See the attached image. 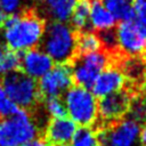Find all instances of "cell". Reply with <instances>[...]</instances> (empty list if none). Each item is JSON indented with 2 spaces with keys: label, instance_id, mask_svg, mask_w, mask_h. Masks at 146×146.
<instances>
[{
  "label": "cell",
  "instance_id": "6da1fadb",
  "mask_svg": "<svg viewBox=\"0 0 146 146\" xmlns=\"http://www.w3.org/2000/svg\"><path fill=\"white\" fill-rule=\"evenodd\" d=\"M2 30L7 48L21 52L38 48L46 30V19L38 9L26 8L7 16Z\"/></svg>",
  "mask_w": 146,
  "mask_h": 146
},
{
  "label": "cell",
  "instance_id": "7a4b0ae2",
  "mask_svg": "<svg viewBox=\"0 0 146 146\" xmlns=\"http://www.w3.org/2000/svg\"><path fill=\"white\" fill-rule=\"evenodd\" d=\"M1 87L15 105L30 115H33L43 103L36 81L21 70L5 74L1 79Z\"/></svg>",
  "mask_w": 146,
  "mask_h": 146
},
{
  "label": "cell",
  "instance_id": "3957f363",
  "mask_svg": "<svg viewBox=\"0 0 146 146\" xmlns=\"http://www.w3.org/2000/svg\"><path fill=\"white\" fill-rule=\"evenodd\" d=\"M40 43L41 50L57 64H70L75 57V32L65 23L46 25Z\"/></svg>",
  "mask_w": 146,
  "mask_h": 146
},
{
  "label": "cell",
  "instance_id": "277c9868",
  "mask_svg": "<svg viewBox=\"0 0 146 146\" xmlns=\"http://www.w3.org/2000/svg\"><path fill=\"white\" fill-rule=\"evenodd\" d=\"M39 136H42L39 125L24 110L0 119V146H22Z\"/></svg>",
  "mask_w": 146,
  "mask_h": 146
},
{
  "label": "cell",
  "instance_id": "5b68a950",
  "mask_svg": "<svg viewBox=\"0 0 146 146\" xmlns=\"http://www.w3.org/2000/svg\"><path fill=\"white\" fill-rule=\"evenodd\" d=\"M65 107L74 123L82 127H92L98 119V105L96 97L88 89L72 86L65 94Z\"/></svg>",
  "mask_w": 146,
  "mask_h": 146
},
{
  "label": "cell",
  "instance_id": "8992f818",
  "mask_svg": "<svg viewBox=\"0 0 146 146\" xmlns=\"http://www.w3.org/2000/svg\"><path fill=\"white\" fill-rule=\"evenodd\" d=\"M132 95L125 88L99 98L98 119L91 127L94 130L107 129L123 120L129 111Z\"/></svg>",
  "mask_w": 146,
  "mask_h": 146
},
{
  "label": "cell",
  "instance_id": "52a82bcc",
  "mask_svg": "<svg viewBox=\"0 0 146 146\" xmlns=\"http://www.w3.org/2000/svg\"><path fill=\"white\" fill-rule=\"evenodd\" d=\"M73 83L86 89L91 88L97 76L112 66L111 56L104 50L75 57L71 63Z\"/></svg>",
  "mask_w": 146,
  "mask_h": 146
},
{
  "label": "cell",
  "instance_id": "ba28073f",
  "mask_svg": "<svg viewBox=\"0 0 146 146\" xmlns=\"http://www.w3.org/2000/svg\"><path fill=\"white\" fill-rule=\"evenodd\" d=\"M100 146H140V125L131 119L124 117L107 129L94 130Z\"/></svg>",
  "mask_w": 146,
  "mask_h": 146
},
{
  "label": "cell",
  "instance_id": "9c48e42d",
  "mask_svg": "<svg viewBox=\"0 0 146 146\" xmlns=\"http://www.w3.org/2000/svg\"><path fill=\"white\" fill-rule=\"evenodd\" d=\"M73 86L72 68L70 64H56L43 75L38 83L40 96L43 100L59 98V96Z\"/></svg>",
  "mask_w": 146,
  "mask_h": 146
},
{
  "label": "cell",
  "instance_id": "30bf717a",
  "mask_svg": "<svg viewBox=\"0 0 146 146\" xmlns=\"http://www.w3.org/2000/svg\"><path fill=\"white\" fill-rule=\"evenodd\" d=\"M119 50L127 57H146V36L133 21L121 22L115 27Z\"/></svg>",
  "mask_w": 146,
  "mask_h": 146
},
{
  "label": "cell",
  "instance_id": "8fae6325",
  "mask_svg": "<svg viewBox=\"0 0 146 146\" xmlns=\"http://www.w3.org/2000/svg\"><path fill=\"white\" fill-rule=\"evenodd\" d=\"M54 65L52 59L39 48H33L22 54L21 71L32 79H41Z\"/></svg>",
  "mask_w": 146,
  "mask_h": 146
},
{
  "label": "cell",
  "instance_id": "7c38bea8",
  "mask_svg": "<svg viewBox=\"0 0 146 146\" xmlns=\"http://www.w3.org/2000/svg\"><path fill=\"white\" fill-rule=\"evenodd\" d=\"M125 76L122 71L116 66H110L97 76L90 88L91 94L95 97L102 98L123 89L125 87Z\"/></svg>",
  "mask_w": 146,
  "mask_h": 146
},
{
  "label": "cell",
  "instance_id": "4fadbf2b",
  "mask_svg": "<svg viewBox=\"0 0 146 146\" xmlns=\"http://www.w3.org/2000/svg\"><path fill=\"white\" fill-rule=\"evenodd\" d=\"M75 130L76 125L71 119H50L44 127L42 137L48 146L67 145V143L72 140Z\"/></svg>",
  "mask_w": 146,
  "mask_h": 146
},
{
  "label": "cell",
  "instance_id": "5bb4252c",
  "mask_svg": "<svg viewBox=\"0 0 146 146\" xmlns=\"http://www.w3.org/2000/svg\"><path fill=\"white\" fill-rule=\"evenodd\" d=\"M43 14L47 15L52 22L65 23L73 13L78 0H40Z\"/></svg>",
  "mask_w": 146,
  "mask_h": 146
},
{
  "label": "cell",
  "instance_id": "9a60e30c",
  "mask_svg": "<svg viewBox=\"0 0 146 146\" xmlns=\"http://www.w3.org/2000/svg\"><path fill=\"white\" fill-rule=\"evenodd\" d=\"M114 17L103 6L100 0H90L89 23L94 32H100L113 29L115 25Z\"/></svg>",
  "mask_w": 146,
  "mask_h": 146
},
{
  "label": "cell",
  "instance_id": "2e32d148",
  "mask_svg": "<svg viewBox=\"0 0 146 146\" xmlns=\"http://www.w3.org/2000/svg\"><path fill=\"white\" fill-rule=\"evenodd\" d=\"M100 50H103V46L96 32H75V57Z\"/></svg>",
  "mask_w": 146,
  "mask_h": 146
},
{
  "label": "cell",
  "instance_id": "e0dca14e",
  "mask_svg": "<svg viewBox=\"0 0 146 146\" xmlns=\"http://www.w3.org/2000/svg\"><path fill=\"white\" fill-rule=\"evenodd\" d=\"M115 21L131 22L135 19L132 0H100Z\"/></svg>",
  "mask_w": 146,
  "mask_h": 146
},
{
  "label": "cell",
  "instance_id": "ac0fdd59",
  "mask_svg": "<svg viewBox=\"0 0 146 146\" xmlns=\"http://www.w3.org/2000/svg\"><path fill=\"white\" fill-rule=\"evenodd\" d=\"M90 0H78L71 16L72 30L75 32H86L89 25Z\"/></svg>",
  "mask_w": 146,
  "mask_h": 146
},
{
  "label": "cell",
  "instance_id": "d6986e66",
  "mask_svg": "<svg viewBox=\"0 0 146 146\" xmlns=\"http://www.w3.org/2000/svg\"><path fill=\"white\" fill-rule=\"evenodd\" d=\"M71 146H100V144L91 127H81L75 130Z\"/></svg>",
  "mask_w": 146,
  "mask_h": 146
},
{
  "label": "cell",
  "instance_id": "ffe728a7",
  "mask_svg": "<svg viewBox=\"0 0 146 146\" xmlns=\"http://www.w3.org/2000/svg\"><path fill=\"white\" fill-rule=\"evenodd\" d=\"M22 54L17 51H13L10 49H6V51L0 57V73L7 74L9 72L21 70Z\"/></svg>",
  "mask_w": 146,
  "mask_h": 146
},
{
  "label": "cell",
  "instance_id": "44dd1931",
  "mask_svg": "<svg viewBox=\"0 0 146 146\" xmlns=\"http://www.w3.org/2000/svg\"><path fill=\"white\" fill-rule=\"evenodd\" d=\"M132 9L135 14L133 22L146 36V0H132Z\"/></svg>",
  "mask_w": 146,
  "mask_h": 146
},
{
  "label": "cell",
  "instance_id": "7402d4cb",
  "mask_svg": "<svg viewBox=\"0 0 146 146\" xmlns=\"http://www.w3.org/2000/svg\"><path fill=\"white\" fill-rule=\"evenodd\" d=\"M46 111L47 113L51 116V119H60V117H66V107L59 98H50L46 99Z\"/></svg>",
  "mask_w": 146,
  "mask_h": 146
},
{
  "label": "cell",
  "instance_id": "603a6c76",
  "mask_svg": "<svg viewBox=\"0 0 146 146\" xmlns=\"http://www.w3.org/2000/svg\"><path fill=\"white\" fill-rule=\"evenodd\" d=\"M21 108L16 106L6 95L3 88L0 84V119L15 115Z\"/></svg>",
  "mask_w": 146,
  "mask_h": 146
},
{
  "label": "cell",
  "instance_id": "cb8c5ba5",
  "mask_svg": "<svg viewBox=\"0 0 146 146\" xmlns=\"http://www.w3.org/2000/svg\"><path fill=\"white\" fill-rule=\"evenodd\" d=\"M18 6L19 0H0V7L7 16L15 14V11L18 9Z\"/></svg>",
  "mask_w": 146,
  "mask_h": 146
},
{
  "label": "cell",
  "instance_id": "d4e9b609",
  "mask_svg": "<svg viewBox=\"0 0 146 146\" xmlns=\"http://www.w3.org/2000/svg\"><path fill=\"white\" fill-rule=\"evenodd\" d=\"M22 146H48V144H47V141L44 140V138L42 136H39V137L23 144Z\"/></svg>",
  "mask_w": 146,
  "mask_h": 146
},
{
  "label": "cell",
  "instance_id": "484cf974",
  "mask_svg": "<svg viewBox=\"0 0 146 146\" xmlns=\"http://www.w3.org/2000/svg\"><path fill=\"white\" fill-rule=\"evenodd\" d=\"M6 49H7V47H5V46L0 42V57H1V56H2V54L6 51Z\"/></svg>",
  "mask_w": 146,
  "mask_h": 146
},
{
  "label": "cell",
  "instance_id": "4316f807",
  "mask_svg": "<svg viewBox=\"0 0 146 146\" xmlns=\"http://www.w3.org/2000/svg\"><path fill=\"white\" fill-rule=\"evenodd\" d=\"M56 146H68V145H56Z\"/></svg>",
  "mask_w": 146,
  "mask_h": 146
}]
</instances>
